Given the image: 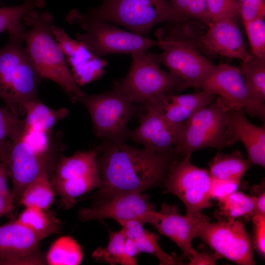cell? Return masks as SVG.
<instances>
[{"mask_svg": "<svg viewBox=\"0 0 265 265\" xmlns=\"http://www.w3.org/2000/svg\"><path fill=\"white\" fill-rule=\"evenodd\" d=\"M55 196L49 174L44 172L29 183L24 189L19 204L36 207L48 210Z\"/></svg>", "mask_w": 265, "mask_h": 265, "instance_id": "cell-26", "label": "cell"}, {"mask_svg": "<svg viewBox=\"0 0 265 265\" xmlns=\"http://www.w3.org/2000/svg\"><path fill=\"white\" fill-rule=\"evenodd\" d=\"M45 5L44 0H24L19 5L0 7V33H10L23 27L21 21L26 14Z\"/></svg>", "mask_w": 265, "mask_h": 265, "instance_id": "cell-31", "label": "cell"}, {"mask_svg": "<svg viewBox=\"0 0 265 265\" xmlns=\"http://www.w3.org/2000/svg\"><path fill=\"white\" fill-rule=\"evenodd\" d=\"M118 223L122 227L125 236L133 241L139 253L155 256L160 265L180 264L176 257L167 254L161 249L158 243L159 236L145 229L142 223L135 220L121 221Z\"/></svg>", "mask_w": 265, "mask_h": 265, "instance_id": "cell-23", "label": "cell"}, {"mask_svg": "<svg viewBox=\"0 0 265 265\" xmlns=\"http://www.w3.org/2000/svg\"><path fill=\"white\" fill-rule=\"evenodd\" d=\"M218 201L220 212L228 220H235L240 217L251 218L254 215L253 197L241 192L236 191Z\"/></svg>", "mask_w": 265, "mask_h": 265, "instance_id": "cell-30", "label": "cell"}, {"mask_svg": "<svg viewBox=\"0 0 265 265\" xmlns=\"http://www.w3.org/2000/svg\"><path fill=\"white\" fill-rule=\"evenodd\" d=\"M44 238L16 219L0 225V265H46L37 250Z\"/></svg>", "mask_w": 265, "mask_h": 265, "instance_id": "cell-16", "label": "cell"}, {"mask_svg": "<svg viewBox=\"0 0 265 265\" xmlns=\"http://www.w3.org/2000/svg\"><path fill=\"white\" fill-rule=\"evenodd\" d=\"M71 24L84 22H113L131 32L145 36L156 25L187 21L180 15L167 0H104L84 14L72 10L67 17Z\"/></svg>", "mask_w": 265, "mask_h": 265, "instance_id": "cell-3", "label": "cell"}, {"mask_svg": "<svg viewBox=\"0 0 265 265\" xmlns=\"http://www.w3.org/2000/svg\"><path fill=\"white\" fill-rule=\"evenodd\" d=\"M243 24L253 54L265 58V18H257Z\"/></svg>", "mask_w": 265, "mask_h": 265, "instance_id": "cell-34", "label": "cell"}, {"mask_svg": "<svg viewBox=\"0 0 265 265\" xmlns=\"http://www.w3.org/2000/svg\"><path fill=\"white\" fill-rule=\"evenodd\" d=\"M32 231L45 238L57 233L61 223L53 212L36 207H27L16 219Z\"/></svg>", "mask_w": 265, "mask_h": 265, "instance_id": "cell-28", "label": "cell"}, {"mask_svg": "<svg viewBox=\"0 0 265 265\" xmlns=\"http://www.w3.org/2000/svg\"><path fill=\"white\" fill-rule=\"evenodd\" d=\"M14 206L12 193L0 194V218L9 213Z\"/></svg>", "mask_w": 265, "mask_h": 265, "instance_id": "cell-43", "label": "cell"}, {"mask_svg": "<svg viewBox=\"0 0 265 265\" xmlns=\"http://www.w3.org/2000/svg\"><path fill=\"white\" fill-rule=\"evenodd\" d=\"M239 183L222 181L212 178L211 188L212 198L218 201L237 191Z\"/></svg>", "mask_w": 265, "mask_h": 265, "instance_id": "cell-39", "label": "cell"}, {"mask_svg": "<svg viewBox=\"0 0 265 265\" xmlns=\"http://www.w3.org/2000/svg\"><path fill=\"white\" fill-rule=\"evenodd\" d=\"M212 21L237 18L239 14L238 0H204Z\"/></svg>", "mask_w": 265, "mask_h": 265, "instance_id": "cell-35", "label": "cell"}, {"mask_svg": "<svg viewBox=\"0 0 265 265\" xmlns=\"http://www.w3.org/2000/svg\"><path fill=\"white\" fill-rule=\"evenodd\" d=\"M45 257L46 265H78L82 261L83 252L74 238L63 236L52 243Z\"/></svg>", "mask_w": 265, "mask_h": 265, "instance_id": "cell-27", "label": "cell"}, {"mask_svg": "<svg viewBox=\"0 0 265 265\" xmlns=\"http://www.w3.org/2000/svg\"><path fill=\"white\" fill-rule=\"evenodd\" d=\"M10 148L5 147L0 143V161L7 164Z\"/></svg>", "mask_w": 265, "mask_h": 265, "instance_id": "cell-45", "label": "cell"}, {"mask_svg": "<svg viewBox=\"0 0 265 265\" xmlns=\"http://www.w3.org/2000/svg\"><path fill=\"white\" fill-rule=\"evenodd\" d=\"M249 90L260 103L265 101V58L252 54L238 67Z\"/></svg>", "mask_w": 265, "mask_h": 265, "instance_id": "cell-29", "label": "cell"}, {"mask_svg": "<svg viewBox=\"0 0 265 265\" xmlns=\"http://www.w3.org/2000/svg\"><path fill=\"white\" fill-rule=\"evenodd\" d=\"M169 2L186 20L196 21L207 26L211 22L204 0H170Z\"/></svg>", "mask_w": 265, "mask_h": 265, "instance_id": "cell-33", "label": "cell"}, {"mask_svg": "<svg viewBox=\"0 0 265 265\" xmlns=\"http://www.w3.org/2000/svg\"><path fill=\"white\" fill-rule=\"evenodd\" d=\"M19 115L6 106H0V143L5 147H11L10 137L22 121Z\"/></svg>", "mask_w": 265, "mask_h": 265, "instance_id": "cell-36", "label": "cell"}, {"mask_svg": "<svg viewBox=\"0 0 265 265\" xmlns=\"http://www.w3.org/2000/svg\"><path fill=\"white\" fill-rule=\"evenodd\" d=\"M22 110L25 114V117L23 119L24 128L44 132H51L58 122L69 115L67 108H51L38 98L24 104Z\"/></svg>", "mask_w": 265, "mask_h": 265, "instance_id": "cell-24", "label": "cell"}, {"mask_svg": "<svg viewBox=\"0 0 265 265\" xmlns=\"http://www.w3.org/2000/svg\"><path fill=\"white\" fill-rule=\"evenodd\" d=\"M215 95L202 90L194 93L167 94L161 99L164 117L177 138L183 123L200 109L212 103Z\"/></svg>", "mask_w": 265, "mask_h": 265, "instance_id": "cell-22", "label": "cell"}, {"mask_svg": "<svg viewBox=\"0 0 265 265\" xmlns=\"http://www.w3.org/2000/svg\"><path fill=\"white\" fill-rule=\"evenodd\" d=\"M164 182L166 190L183 202L186 215L195 216L211 206L212 178L209 171L195 166L190 159L175 160Z\"/></svg>", "mask_w": 265, "mask_h": 265, "instance_id": "cell-12", "label": "cell"}, {"mask_svg": "<svg viewBox=\"0 0 265 265\" xmlns=\"http://www.w3.org/2000/svg\"><path fill=\"white\" fill-rule=\"evenodd\" d=\"M188 21L169 23L167 33L159 38V54L148 55L158 64H162L170 72L184 82V89L199 88L200 85L214 65L203 56L197 49L201 45L202 35L187 34Z\"/></svg>", "mask_w": 265, "mask_h": 265, "instance_id": "cell-4", "label": "cell"}, {"mask_svg": "<svg viewBox=\"0 0 265 265\" xmlns=\"http://www.w3.org/2000/svg\"><path fill=\"white\" fill-rule=\"evenodd\" d=\"M199 88L218 95L215 101L225 111L242 109L252 117L265 120V105L253 96L238 68L224 63L214 65Z\"/></svg>", "mask_w": 265, "mask_h": 265, "instance_id": "cell-10", "label": "cell"}, {"mask_svg": "<svg viewBox=\"0 0 265 265\" xmlns=\"http://www.w3.org/2000/svg\"><path fill=\"white\" fill-rule=\"evenodd\" d=\"M97 163L103 197L127 191L141 192L164 182L177 156L126 143L104 140L97 148Z\"/></svg>", "mask_w": 265, "mask_h": 265, "instance_id": "cell-1", "label": "cell"}, {"mask_svg": "<svg viewBox=\"0 0 265 265\" xmlns=\"http://www.w3.org/2000/svg\"><path fill=\"white\" fill-rule=\"evenodd\" d=\"M83 105L90 116L93 132L98 137L115 142L125 141L128 124L135 112L134 103L119 91L97 94L85 93L70 100Z\"/></svg>", "mask_w": 265, "mask_h": 265, "instance_id": "cell-8", "label": "cell"}, {"mask_svg": "<svg viewBox=\"0 0 265 265\" xmlns=\"http://www.w3.org/2000/svg\"><path fill=\"white\" fill-rule=\"evenodd\" d=\"M157 212L148 197L141 192L127 191L105 197L97 204L81 208L78 215L83 222L111 218L118 223L135 220L154 226L157 221Z\"/></svg>", "mask_w": 265, "mask_h": 265, "instance_id": "cell-15", "label": "cell"}, {"mask_svg": "<svg viewBox=\"0 0 265 265\" xmlns=\"http://www.w3.org/2000/svg\"><path fill=\"white\" fill-rule=\"evenodd\" d=\"M242 109L228 111L226 129V147L238 141L246 150L250 164L265 167V126H255L249 122Z\"/></svg>", "mask_w": 265, "mask_h": 265, "instance_id": "cell-21", "label": "cell"}, {"mask_svg": "<svg viewBox=\"0 0 265 265\" xmlns=\"http://www.w3.org/2000/svg\"><path fill=\"white\" fill-rule=\"evenodd\" d=\"M197 237L220 257L240 265L255 264L252 241L244 225L239 221L211 223L207 219L200 224Z\"/></svg>", "mask_w": 265, "mask_h": 265, "instance_id": "cell-13", "label": "cell"}, {"mask_svg": "<svg viewBox=\"0 0 265 265\" xmlns=\"http://www.w3.org/2000/svg\"><path fill=\"white\" fill-rule=\"evenodd\" d=\"M228 112L215 100L196 112L183 123L173 153L190 159L196 150L206 148L221 150L226 147Z\"/></svg>", "mask_w": 265, "mask_h": 265, "instance_id": "cell-9", "label": "cell"}, {"mask_svg": "<svg viewBox=\"0 0 265 265\" xmlns=\"http://www.w3.org/2000/svg\"><path fill=\"white\" fill-rule=\"evenodd\" d=\"M254 225L253 244L263 258L265 256V216L254 215L252 217Z\"/></svg>", "mask_w": 265, "mask_h": 265, "instance_id": "cell-38", "label": "cell"}, {"mask_svg": "<svg viewBox=\"0 0 265 265\" xmlns=\"http://www.w3.org/2000/svg\"><path fill=\"white\" fill-rule=\"evenodd\" d=\"M254 200V215L265 216V189L259 191L257 195L253 196Z\"/></svg>", "mask_w": 265, "mask_h": 265, "instance_id": "cell-44", "label": "cell"}, {"mask_svg": "<svg viewBox=\"0 0 265 265\" xmlns=\"http://www.w3.org/2000/svg\"><path fill=\"white\" fill-rule=\"evenodd\" d=\"M132 62L127 75L113 82V88L133 103L144 104L184 89V82L171 73L159 67L146 52L132 53Z\"/></svg>", "mask_w": 265, "mask_h": 265, "instance_id": "cell-6", "label": "cell"}, {"mask_svg": "<svg viewBox=\"0 0 265 265\" xmlns=\"http://www.w3.org/2000/svg\"><path fill=\"white\" fill-rule=\"evenodd\" d=\"M25 27L9 33V40L0 48V98L20 115L25 103L37 98L42 80L23 48Z\"/></svg>", "mask_w": 265, "mask_h": 265, "instance_id": "cell-5", "label": "cell"}, {"mask_svg": "<svg viewBox=\"0 0 265 265\" xmlns=\"http://www.w3.org/2000/svg\"><path fill=\"white\" fill-rule=\"evenodd\" d=\"M158 219L154 226L161 235L173 241L188 259L198 251L192 246L193 239L197 237L200 224L209 219L201 212L195 216L183 215L176 205L163 203L159 211L157 212Z\"/></svg>", "mask_w": 265, "mask_h": 265, "instance_id": "cell-19", "label": "cell"}, {"mask_svg": "<svg viewBox=\"0 0 265 265\" xmlns=\"http://www.w3.org/2000/svg\"><path fill=\"white\" fill-rule=\"evenodd\" d=\"M161 99L143 104L145 109L139 124L133 130L129 131L128 137L153 152H173L177 135L164 117Z\"/></svg>", "mask_w": 265, "mask_h": 265, "instance_id": "cell-17", "label": "cell"}, {"mask_svg": "<svg viewBox=\"0 0 265 265\" xmlns=\"http://www.w3.org/2000/svg\"><path fill=\"white\" fill-rule=\"evenodd\" d=\"M84 30L77 33L76 39L82 42L95 55L111 53H130L146 52L158 46L159 41L122 30L100 21L84 22L79 24Z\"/></svg>", "mask_w": 265, "mask_h": 265, "instance_id": "cell-14", "label": "cell"}, {"mask_svg": "<svg viewBox=\"0 0 265 265\" xmlns=\"http://www.w3.org/2000/svg\"><path fill=\"white\" fill-rule=\"evenodd\" d=\"M250 163L240 152L217 153L209 163V173L212 179L239 183Z\"/></svg>", "mask_w": 265, "mask_h": 265, "instance_id": "cell-25", "label": "cell"}, {"mask_svg": "<svg viewBox=\"0 0 265 265\" xmlns=\"http://www.w3.org/2000/svg\"><path fill=\"white\" fill-rule=\"evenodd\" d=\"M237 20L227 18L212 21L202 35L201 45L223 56L238 58L242 62L248 59L252 54L246 49Z\"/></svg>", "mask_w": 265, "mask_h": 265, "instance_id": "cell-20", "label": "cell"}, {"mask_svg": "<svg viewBox=\"0 0 265 265\" xmlns=\"http://www.w3.org/2000/svg\"><path fill=\"white\" fill-rule=\"evenodd\" d=\"M220 258L216 253L212 254L206 251L198 252L189 258V265H215L217 260Z\"/></svg>", "mask_w": 265, "mask_h": 265, "instance_id": "cell-41", "label": "cell"}, {"mask_svg": "<svg viewBox=\"0 0 265 265\" xmlns=\"http://www.w3.org/2000/svg\"><path fill=\"white\" fill-rule=\"evenodd\" d=\"M139 253L138 249L133 241L126 237L123 248L121 265H137L136 256Z\"/></svg>", "mask_w": 265, "mask_h": 265, "instance_id": "cell-40", "label": "cell"}, {"mask_svg": "<svg viewBox=\"0 0 265 265\" xmlns=\"http://www.w3.org/2000/svg\"><path fill=\"white\" fill-rule=\"evenodd\" d=\"M53 32L79 86L102 77L107 65L105 60L93 54L82 42L72 39L60 27L55 25Z\"/></svg>", "mask_w": 265, "mask_h": 265, "instance_id": "cell-18", "label": "cell"}, {"mask_svg": "<svg viewBox=\"0 0 265 265\" xmlns=\"http://www.w3.org/2000/svg\"><path fill=\"white\" fill-rule=\"evenodd\" d=\"M30 27L25 31V50L35 69L42 79L50 80L58 85L70 100L83 92L75 81L65 56L53 35L54 20L48 11L34 9L23 18Z\"/></svg>", "mask_w": 265, "mask_h": 265, "instance_id": "cell-2", "label": "cell"}, {"mask_svg": "<svg viewBox=\"0 0 265 265\" xmlns=\"http://www.w3.org/2000/svg\"><path fill=\"white\" fill-rule=\"evenodd\" d=\"M126 237L121 229L110 231L109 241L105 247H99L93 252L92 257L97 261L111 265H121Z\"/></svg>", "mask_w": 265, "mask_h": 265, "instance_id": "cell-32", "label": "cell"}, {"mask_svg": "<svg viewBox=\"0 0 265 265\" xmlns=\"http://www.w3.org/2000/svg\"><path fill=\"white\" fill-rule=\"evenodd\" d=\"M8 178L7 164L0 161V194H7L11 193L8 186Z\"/></svg>", "mask_w": 265, "mask_h": 265, "instance_id": "cell-42", "label": "cell"}, {"mask_svg": "<svg viewBox=\"0 0 265 265\" xmlns=\"http://www.w3.org/2000/svg\"><path fill=\"white\" fill-rule=\"evenodd\" d=\"M97 148L60 156L50 178L55 196L63 208L69 209L78 198L102 186L97 163Z\"/></svg>", "mask_w": 265, "mask_h": 265, "instance_id": "cell-7", "label": "cell"}, {"mask_svg": "<svg viewBox=\"0 0 265 265\" xmlns=\"http://www.w3.org/2000/svg\"><path fill=\"white\" fill-rule=\"evenodd\" d=\"M243 24L257 18H265V0H238Z\"/></svg>", "mask_w": 265, "mask_h": 265, "instance_id": "cell-37", "label": "cell"}, {"mask_svg": "<svg viewBox=\"0 0 265 265\" xmlns=\"http://www.w3.org/2000/svg\"><path fill=\"white\" fill-rule=\"evenodd\" d=\"M23 121L10 137L11 147L7 163L14 204H19L25 187L37 176L47 172L50 176L61 156L35 149L24 135Z\"/></svg>", "mask_w": 265, "mask_h": 265, "instance_id": "cell-11", "label": "cell"}]
</instances>
